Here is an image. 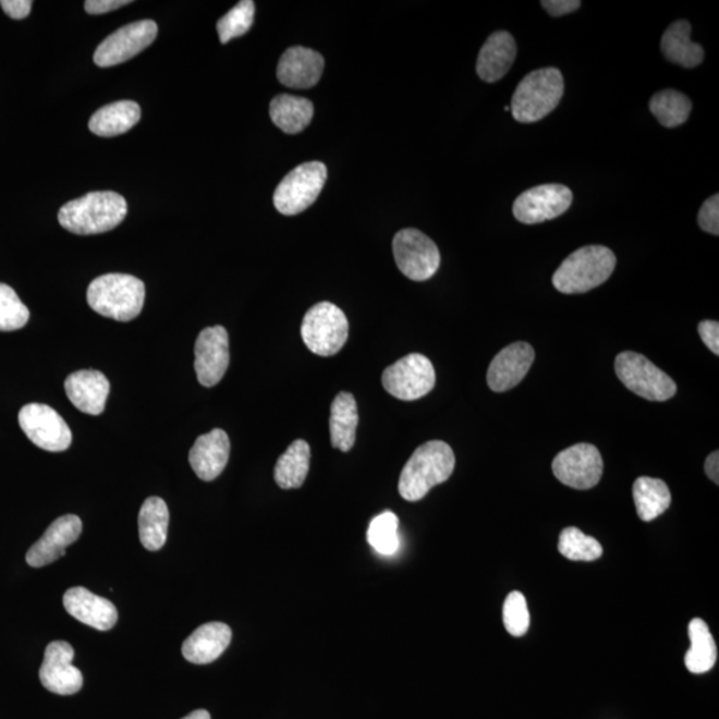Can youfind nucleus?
Here are the masks:
<instances>
[{
  "instance_id": "obj_13",
  "label": "nucleus",
  "mask_w": 719,
  "mask_h": 719,
  "mask_svg": "<svg viewBox=\"0 0 719 719\" xmlns=\"http://www.w3.org/2000/svg\"><path fill=\"white\" fill-rule=\"evenodd\" d=\"M551 470L566 487L586 490L596 487L601 479L604 461L592 443H575L556 455Z\"/></svg>"
},
{
  "instance_id": "obj_43",
  "label": "nucleus",
  "mask_w": 719,
  "mask_h": 719,
  "mask_svg": "<svg viewBox=\"0 0 719 719\" xmlns=\"http://www.w3.org/2000/svg\"><path fill=\"white\" fill-rule=\"evenodd\" d=\"M131 4L130 0H87L84 9L92 15L107 14L113 10Z\"/></svg>"
},
{
  "instance_id": "obj_11",
  "label": "nucleus",
  "mask_w": 719,
  "mask_h": 719,
  "mask_svg": "<svg viewBox=\"0 0 719 719\" xmlns=\"http://www.w3.org/2000/svg\"><path fill=\"white\" fill-rule=\"evenodd\" d=\"M20 425L34 446L47 452H64L71 446L72 434L68 423L53 407L28 404L20 412Z\"/></svg>"
},
{
  "instance_id": "obj_19",
  "label": "nucleus",
  "mask_w": 719,
  "mask_h": 719,
  "mask_svg": "<svg viewBox=\"0 0 719 719\" xmlns=\"http://www.w3.org/2000/svg\"><path fill=\"white\" fill-rule=\"evenodd\" d=\"M63 605L68 613L96 631H110L118 622V609L107 598L96 596L86 587H71L64 593Z\"/></svg>"
},
{
  "instance_id": "obj_40",
  "label": "nucleus",
  "mask_w": 719,
  "mask_h": 719,
  "mask_svg": "<svg viewBox=\"0 0 719 719\" xmlns=\"http://www.w3.org/2000/svg\"><path fill=\"white\" fill-rule=\"evenodd\" d=\"M698 332L700 339H703L705 345L715 353L719 355V324L715 320H705L699 322Z\"/></svg>"
},
{
  "instance_id": "obj_20",
  "label": "nucleus",
  "mask_w": 719,
  "mask_h": 719,
  "mask_svg": "<svg viewBox=\"0 0 719 719\" xmlns=\"http://www.w3.org/2000/svg\"><path fill=\"white\" fill-rule=\"evenodd\" d=\"M231 443L223 429H214L197 437L190 451V464L203 482H214L221 475L230 459Z\"/></svg>"
},
{
  "instance_id": "obj_18",
  "label": "nucleus",
  "mask_w": 719,
  "mask_h": 719,
  "mask_svg": "<svg viewBox=\"0 0 719 719\" xmlns=\"http://www.w3.org/2000/svg\"><path fill=\"white\" fill-rule=\"evenodd\" d=\"M536 353L527 343H514L503 348L490 363L487 381L491 391L501 393L517 387L529 371Z\"/></svg>"
},
{
  "instance_id": "obj_31",
  "label": "nucleus",
  "mask_w": 719,
  "mask_h": 719,
  "mask_svg": "<svg viewBox=\"0 0 719 719\" xmlns=\"http://www.w3.org/2000/svg\"><path fill=\"white\" fill-rule=\"evenodd\" d=\"M633 499L638 517L645 523L668 511L671 495L668 485L659 478L639 477L633 485Z\"/></svg>"
},
{
  "instance_id": "obj_7",
  "label": "nucleus",
  "mask_w": 719,
  "mask_h": 719,
  "mask_svg": "<svg viewBox=\"0 0 719 719\" xmlns=\"http://www.w3.org/2000/svg\"><path fill=\"white\" fill-rule=\"evenodd\" d=\"M614 368L623 386L646 400L667 401L677 392L674 380L639 353H620Z\"/></svg>"
},
{
  "instance_id": "obj_29",
  "label": "nucleus",
  "mask_w": 719,
  "mask_h": 719,
  "mask_svg": "<svg viewBox=\"0 0 719 719\" xmlns=\"http://www.w3.org/2000/svg\"><path fill=\"white\" fill-rule=\"evenodd\" d=\"M170 511L160 497H149L144 501L139 513V536L144 548L156 551L167 541Z\"/></svg>"
},
{
  "instance_id": "obj_4",
  "label": "nucleus",
  "mask_w": 719,
  "mask_h": 719,
  "mask_svg": "<svg viewBox=\"0 0 719 719\" xmlns=\"http://www.w3.org/2000/svg\"><path fill=\"white\" fill-rule=\"evenodd\" d=\"M616 263V255L608 247L586 245L562 261L553 275V285L565 295L589 292L610 278Z\"/></svg>"
},
{
  "instance_id": "obj_10",
  "label": "nucleus",
  "mask_w": 719,
  "mask_h": 719,
  "mask_svg": "<svg viewBox=\"0 0 719 719\" xmlns=\"http://www.w3.org/2000/svg\"><path fill=\"white\" fill-rule=\"evenodd\" d=\"M382 386L393 398L415 401L427 395L436 383L434 364L419 353H411L383 370Z\"/></svg>"
},
{
  "instance_id": "obj_38",
  "label": "nucleus",
  "mask_w": 719,
  "mask_h": 719,
  "mask_svg": "<svg viewBox=\"0 0 719 719\" xmlns=\"http://www.w3.org/2000/svg\"><path fill=\"white\" fill-rule=\"evenodd\" d=\"M503 625L513 637H523L531 625L529 609L523 593H509L502 609Z\"/></svg>"
},
{
  "instance_id": "obj_37",
  "label": "nucleus",
  "mask_w": 719,
  "mask_h": 719,
  "mask_svg": "<svg viewBox=\"0 0 719 719\" xmlns=\"http://www.w3.org/2000/svg\"><path fill=\"white\" fill-rule=\"evenodd\" d=\"M29 320V310L16 292L0 283V332L22 329Z\"/></svg>"
},
{
  "instance_id": "obj_35",
  "label": "nucleus",
  "mask_w": 719,
  "mask_h": 719,
  "mask_svg": "<svg viewBox=\"0 0 719 719\" xmlns=\"http://www.w3.org/2000/svg\"><path fill=\"white\" fill-rule=\"evenodd\" d=\"M368 543L377 553L394 555L400 548L399 519L392 512H383L370 521Z\"/></svg>"
},
{
  "instance_id": "obj_23",
  "label": "nucleus",
  "mask_w": 719,
  "mask_h": 719,
  "mask_svg": "<svg viewBox=\"0 0 719 719\" xmlns=\"http://www.w3.org/2000/svg\"><path fill=\"white\" fill-rule=\"evenodd\" d=\"M515 56H517V45L512 34L508 32L491 34L478 53L477 75L487 83L501 81L511 70Z\"/></svg>"
},
{
  "instance_id": "obj_44",
  "label": "nucleus",
  "mask_w": 719,
  "mask_h": 719,
  "mask_svg": "<svg viewBox=\"0 0 719 719\" xmlns=\"http://www.w3.org/2000/svg\"><path fill=\"white\" fill-rule=\"evenodd\" d=\"M706 475L709 476L712 483L719 484V453L712 452L705 463Z\"/></svg>"
},
{
  "instance_id": "obj_5",
  "label": "nucleus",
  "mask_w": 719,
  "mask_h": 719,
  "mask_svg": "<svg viewBox=\"0 0 719 719\" xmlns=\"http://www.w3.org/2000/svg\"><path fill=\"white\" fill-rule=\"evenodd\" d=\"M565 92L559 69H539L527 74L513 94L511 110L520 123H536L548 117Z\"/></svg>"
},
{
  "instance_id": "obj_15",
  "label": "nucleus",
  "mask_w": 719,
  "mask_h": 719,
  "mask_svg": "<svg viewBox=\"0 0 719 719\" xmlns=\"http://www.w3.org/2000/svg\"><path fill=\"white\" fill-rule=\"evenodd\" d=\"M230 365V339L224 327L203 329L195 344V370L203 387L211 388L223 379Z\"/></svg>"
},
{
  "instance_id": "obj_21",
  "label": "nucleus",
  "mask_w": 719,
  "mask_h": 719,
  "mask_svg": "<svg viewBox=\"0 0 719 719\" xmlns=\"http://www.w3.org/2000/svg\"><path fill=\"white\" fill-rule=\"evenodd\" d=\"M324 71L321 53L305 47H291L281 56L278 80L285 87L310 88L319 83Z\"/></svg>"
},
{
  "instance_id": "obj_14",
  "label": "nucleus",
  "mask_w": 719,
  "mask_h": 719,
  "mask_svg": "<svg viewBox=\"0 0 719 719\" xmlns=\"http://www.w3.org/2000/svg\"><path fill=\"white\" fill-rule=\"evenodd\" d=\"M573 192L562 184H543L521 194L513 204L514 218L523 224L553 220L571 208Z\"/></svg>"
},
{
  "instance_id": "obj_24",
  "label": "nucleus",
  "mask_w": 719,
  "mask_h": 719,
  "mask_svg": "<svg viewBox=\"0 0 719 719\" xmlns=\"http://www.w3.org/2000/svg\"><path fill=\"white\" fill-rule=\"evenodd\" d=\"M231 629L226 623H204L184 641L183 656L192 663H211L223 655L228 645L231 644Z\"/></svg>"
},
{
  "instance_id": "obj_1",
  "label": "nucleus",
  "mask_w": 719,
  "mask_h": 719,
  "mask_svg": "<svg viewBox=\"0 0 719 719\" xmlns=\"http://www.w3.org/2000/svg\"><path fill=\"white\" fill-rule=\"evenodd\" d=\"M127 208V202L117 192H89L80 199L64 204L58 219L64 230L75 235H98L122 223Z\"/></svg>"
},
{
  "instance_id": "obj_2",
  "label": "nucleus",
  "mask_w": 719,
  "mask_h": 719,
  "mask_svg": "<svg viewBox=\"0 0 719 719\" xmlns=\"http://www.w3.org/2000/svg\"><path fill=\"white\" fill-rule=\"evenodd\" d=\"M455 458L443 441H428L418 447L400 475L399 491L404 500H423L436 485L452 476Z\"/></svg>"
},
{
  "instance_id": "obj_33",
  "label": "nucleus",
  "mask_w": 719,
  "mask_h": 719,
  "mask_svg": "<svg viewBox=\"0 0 719 719\" xmlns=\"http://www.w3.org/2000/svg\"><path fill=\"white\" fill-rule=\"evenodd\" d=\"M649 108L663 127L675 129L686 122L692 112V100L675 89H663L649 101Z\"/></svg>"
},
{
  "instance_id": "obj_25",
  "label": "nucleus",
  "mask_w": 719,
  "mask_h": 719,
  "mask_svg": "<svg viewBox=\"0 0 719 719\" xmlns=\"http://www.w3.org/2000/svg\"><path fill=\"white\" fill-rule=\"evenodd\" d=\"M691 34L692 24L687 21L681 20L670 24L661 39V50L669 62L685 69L697 68L704 62V48L692 41Z\"/></svg>"
},
{
  "instance_id": "obj_39",
  "label": "nucleus",
  "mask_w": 719,
  "mask_h": 719,
  "mask_svg": "<svg viewBox=\"0 0 719 719\" xmlns=\"http://www.w3.org/2000/svg\"><path fill=\"white\" fill-rule=\"evenodd\" d=\"M698 224L707 233L719 235V195H712L707 199L698 214Z\"/></svg>"
},
{
  "instance_id": "obj_22",
  "label": "nucleus",
  "mask_w": 719,
  "mask_h": 719,
  "mask_svg": "<svg viewBox=\"0 0 719 719\" xmlns=\"http://www.w3.org/2000/svg\"><path fill=\"white\" fill-rule=\"evenodd\" d=\"M65 393L77 410L87 415L98 416L103 413L110 381L99 370H77L64 382Z\"/></svg>"
},
{
  "instance_id": "obj_12",
  "label": "nucleus",
  "mask_w": 719,
  "mask_h": 719,
  "mask_svg": "<svg viewBox=\"0 0 719 719\" xmlns=\"http://www.w3.org/2000/svg\"><path fill=\"white\" fill-rule=\"evenodd\" d=\"M158 36V24L154 21H139L127 24L108 36L94 53V62L99 68H112L146 50Z\"/></svg>"
},
{
  "instance_id": "obj_34",
  "label": "nucleus",
  "mask_w": 719,
  "mask_h": 719,
  "mask_svg": "<svg viewBox=\"0 0 719 719\" xmlns=\"http://www.w3.org/2000/svg\"><path fill=\"white\" fill-rule=\"evenodd\" d=\"M559 550L565 559L572 561H596L604 553L601 544L577 527H566L561 532Z\"/></svg>"
},
{
  "instance_id": "obj_8",
  "label": "nucleus",
  "mask_w": 719,
  "mask_h": 719,
  "mask_svg": "<svg viewBox=\"0 0 719 719\" xmlns=\"http://www.w3.org/2000/svg\"><path fill=\"white\" fill-rule=\"evenodd\" d=\"M327 176V167L320 161H309L296 167L281 180L275 191L276 209L287 216L305 211L319 197Z\"/></svg>"
},
{
  "instance_id": "obj_30",
  "label": "nucleus",
  "mask_w": 719,
  "mask_h": 719,
  "mask_svg": "<svg viewBox=\"0 0 719 719\" xmlns=\"http://www.w3.org/2000/svg\"><path fill=\"white\" fill-rule=\"evenodd\" d=\"M310 448L304 440L293 441L275 466V479L281 489L302 487L309 471Z\"/></svg>"
},
{
  "instance_id": "obj_41",
  "label": "nucleus",
  "mask_w": 719,
  "mask_h": 719,
  "mask_svg": "<svg viewBox=\"0 0 719 719\" xmlns=\"http://www.w3.org/2000/svg\"><path fill=\"white\" fill-rule=\"evenodd\" d=\"M541 5L551 16L560 17L581 8L578 0H544Z\"/></svg>"
},
{
  "instance_id": "obj_32",
  "label": "nucleus",
  "mask_w": 719,
  "mask_h": 719,
  "mask_svg": "<svg viewBox=\"0 0 719 719\" xmlns=\"http://www.w3.org/2000/svg\"><path fill=\"white\" fill-rule=\"evenodd\" d=\"M691 649L685 656V665L693 674H704L715 668L717 662V645L709 626L704 620L694 619L688 623Z\"/></svg>"
},
{
  "instance_id": "obj_28",
  "label": "nucleus",
  "mask_w": 719,
  "mask_h": 719,
  "mask_svg": "<svg viewBox=\"0 0 719 719\" xmlns=\"http://www.w3.org/2000/svg\"><path fill=\"white\" fill-rule=\"evenodd\" d=\"M314 112L315 108L310 100L287 94L276 96L269 107L272 122L290 135L300 134L307 129Z\"/></svg>"
},
{
  "instance_id": "obj_45",
  "label": "nucleus",
  "mask_w": 719,
  "mask_h": 719,
  "mask_svg": "<svg viewBox=\"0 0 719 719\" xmlns=\"http://www.w3.org/2000/svg\"><path fill=\"white\" fill-rule=\"evenodd\" d=\"M183 719H211V716H209V712L207 710H195L192 711L191 715L187 717H184Z\"/></svg>"
},
{
  "instance_id": "obj_3",
  "label": "nucleus",
  "mask_w": 719,
  "mask_h": 719,
  "mask_svg": "<svg viewBox=\"0 0 719 719\" xmlns=\"http://www.w3.org/2000/svg\"><path fill=\"white\" fill-rule=\"evenodd\" d=\"M146 287L135 276L108 273L88 287L87 302L96 314L117 321H131L141 315Z\"/></svg>"
},
{
  "instance_id": "obj_42",
  "label": "nucleus",
  "mask_w": 719,
  "mask_h": 719,
  "mask_svg": "<svg viewBox=\"0 0 719 719\" xmlns=\"http://www.w3.org/2000/svg\"><path fill=\"white\" fill-rule=\"evenodd\" d=\"M0 5L5 14L16 21L27 17L33 9L32 0H2Z\"/></svg>"
},
{
  "instance_id": "obj_6",
  "label": "nucleus",
  "mask_w": 719,
  "mask_h": 719,
  "mask_svg": "<svg viewBox=\"0 0 719 719\" xmlns=\"http://www.w3.org/2000/svg\"><path fill=\"white\" fill-rule=\"evenodd\" d=\"M350 324L338 305L322 302L305 314L302 324L304 344L317 356L331 357L341 351L348 340Z\"/></svg>"
},
{
  "instance_id": "obj_9",
  "label": "nucleus",
  "mask_w": 719,
  "mask_h": 719,
  "mask_svg": "<svg viewBox=\"0 0 719 719\" xmlns=\"http://www.w3.org/2000/svg\"><path fill=\"white\" fill-rule=\"evenodd\" d=\"M393 255L400 271L413 281L430 279L441 261L440 251L434 240L415 228L395 233Z\"/></svg>"
},
{
  "instance_id": "obj_36",
  "label": "nucleus",
  "mask_w": 719,
  "mask_h": 719,
  "mask_svg": "<svg viewBox=\"0 0 719 719\" xmlns=\"http://www.w3.org/2000/svg\"><path fill=\"white\" fill-rule=\"evenodd\" d=\"M255 20V3L252 0L239 2L218 22V33L221 44L239 38L249 32Z\"/></svg>"
},
{
  "instance_id": "obj_26",
  "label": "nucleus",
  "mask_w": 719,
  "mask_h": 719,
  "mask_svg": "<svg viewBox=\"0 0 719 719\" xmlns=\"http://www.w3.org/2000/svg\"><path fill=\"white\" fill-rule=\"evenodd\" d=\"M141 106L132 100H120L101 107L89 119L88 129L101 137H112L125 134L139 123Z\"/></svg>"
},
{
  "instance_id": "obj_27",
  "label": "nucleus",
  "mask_w": 719,
  "mask_h": 719,
  "mask_svg": "<svg viewBox=\"0 0 719 719\" xmlns=\"http://www.w3.org/2000/svg\"><path fill=\"white\" fill-rule=\"evenodd\" d=\"M358 412L355 398L350 392L336 395L331 406L329 430L332 447L341 452H350L356 441Z\"/></svg>"
},
{
  "instance_id": "obj_17",
  "label": "nucleus",
  "mask_w": 719,
  "mask_h": 719,
  "mask_svg": "<svg viewBox=\"0 0 719 719\" xmlns=\"http://www.w3.org/2000/svg\"><path fill=\"white\" fill-rule=\"evenodd\" d=\"M82 520L75 514L62 515L47 527L45 535L28 549L26 561L29 566L44 568L65 555V548L81 537Z\"/></svg>"
},
{
  "instance_id": "obj_16",
  "label": "nucleus",
  "mask_w": 719,
  "mask_h": 719,
  "mask_svg": "<svg viewBox=\"0 0 719 719\" xmlns=\"http://www.w3.org/2000/svg\"><path fill=\"white\" fill-rule=\"evenodd\" d=\"M75 657L74 647L65 641H53L45 651L44 663L39 670V679L48 692L59 695H72L83 687V674L72 665Z\"/></svg>"
}]
</instances>
